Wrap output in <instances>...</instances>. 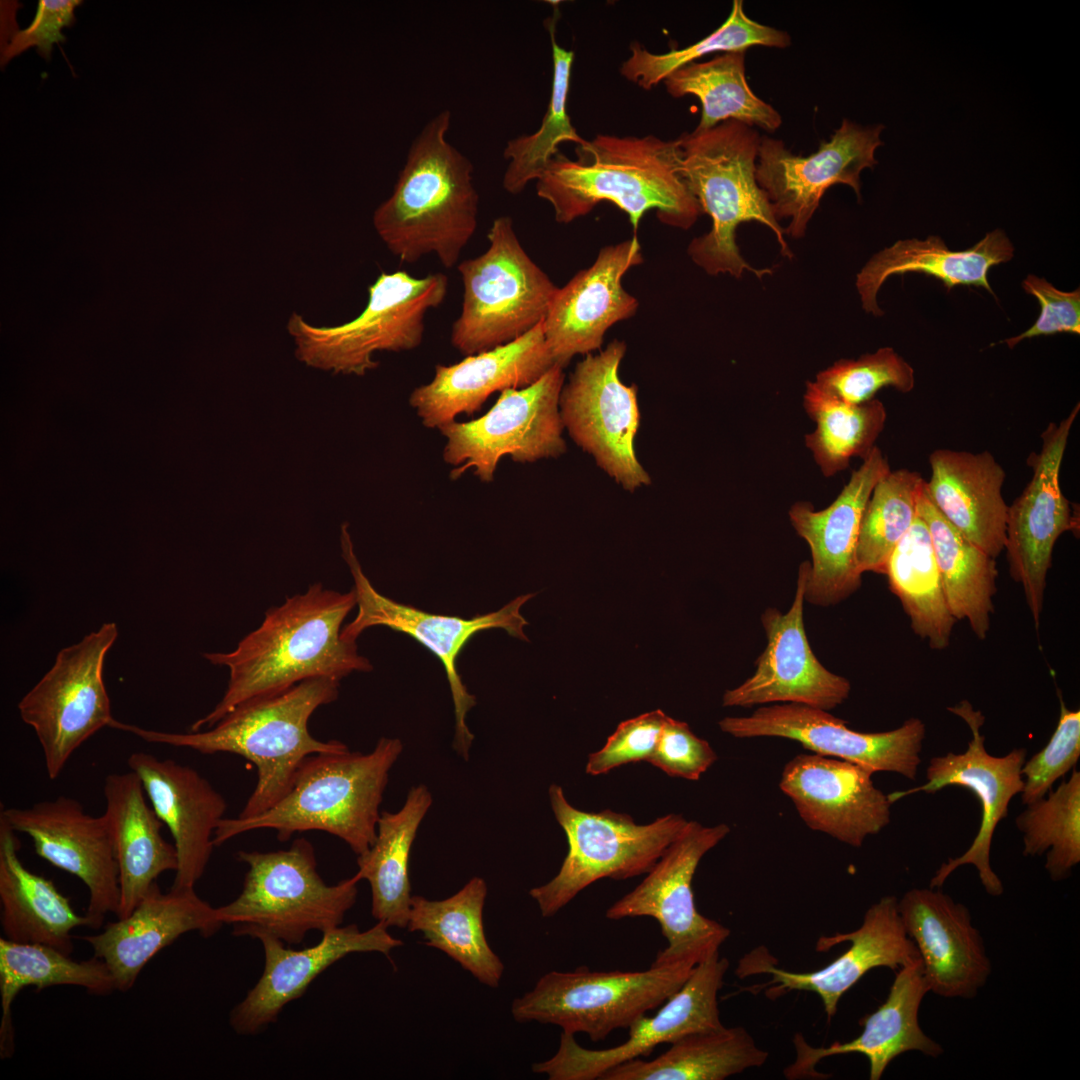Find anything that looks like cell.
<instances>
[{"mask_svg": "<svg viewBox=\"0 0 1080 1080\" xmlns=\"http://www.w3.org/2000/svg\"><path fill=\"white\" fill-rule=\"evenodd\" d=\"M554 365L541 321L507 344L452 365H437L433 380L415 388L409 403L424 426L439 428L461 413L477 412L497 391L533 384Z\"/></svg>", "mask_w": 1080, "mask_h": 1080, "instance_id": "obj_29", "label": "cell"}, {"mask_svg": "<svg viewBox=\"0 0 1080 1080\" xmlns=\"http://www.w3.org/2000/svg\"><path fill=\"white\" fill-rule=\"evenodd\" d=\"M743 1027L689 1034L653 1060L636 1058L606 1072L601 1080H723L762 1066L768 1058Z\"/></svg>", "mask_w": 1080, "mask_h": 1080, "instance_id": "obj_41", "label": "cell"}, {"mask_svg": "<svg viewBox=\"0 0 1080 1080\" xmlns=\"http://www.w3.org/2000/svg\"><path fill=\"white\" fill-rule=\"evenodd\" d=\"M487 884L473 877L443 900L412 896L409 932H420L424 944L443 951L479 982L496 988L504 965L485 937L483 908Z\"/></svg>", "mask_w": 1080, "mask_h": 1080, "instance_id": "obj_39", "label": "cell"}, {"mask_svg": "<svg viewBox=\"0 0 1080 1080\" xmlns=\"http://www.w3.org/2000/svg\"><path fill=\"white\" fill-rule=\"evenodd\" d=\"M790 44L786 31L751 19L743 1L734 0L725 22L696 43L665 53H652L637 42L631 43V55L622 63L620 72L627 80L650 90L679 68L714 52L746 51L752 46L786 48Z\"/></svg>", "mask_w": 1080, "mask_h": 1080, "instance_id": "obj_47", "label": "cell"}, {"mask_svg": "<svg viewBox=\"0 0 1080 1080\" xmlns=\"http://www.w3.org/2000/svg\"><path fill=\"white\" fill-rule=\"evenodd\" d=\"M872 775L857 764L811 752L785 764L779 787L810 829L861 847L891 817L893 802Z\"/></svg>", "mask_w": 1080, "mask_h": 1080, "instance_id": "obj_25", "label": "cell"}, {"mask_svg": "<svg viewBox=\"0 0 1080 1080\" xmlns=\"http://www.w3.org/2000/svg\"><path fill=\"white\" fill-rule=\"evenodd\" d=\"M1027 294L1033 295L1040 304L1037 321L1026 331L1004 342L1009 348L1024 339L1056 333H1080L1079 289L1065 292L1055 288L1046 279L1028 275L1022 282Z\"/></svg>", "mask_w": 1080, "mask_h": 1080, "instance_id": "obj_54", "label": "cell"}, {"mask_svg": "<svg viewBox=\"0 0 1080 1080\" xmlns=\"http://www.w3.org/2000/svg\"><path fill=\"white\" fill-rule=\"evenodd\" d=\"M643 261L636 235L603 247L594 263L558 288L543 319L547 347L564 368L573 356L601 348L605 332L632 317L638 300L622 286V278Z\"/></svg>", "mask_w": 1080, "mask_h": 1080, "instance_id": "obj_26", "label": "cell"}, {"mask_svg": "<svg viewBox=\"0 0 1080 1080\" xmlns=\"http://www.w3.org/2000/svg\"><path fill=\"white\" fill-rule=\"evenodd\" d=\"M448 291L443 273L417 278L406 271L382 272L368 288V302L354 319L335 326H315L293 313L287 323L296 358L334 374L363 376L378 367L377 351H407L420 345L426 313Z\"/></svg>", "mask_w": 1080, "mask_h": 1080, "instance_id": "obj_8", "label": "cell"}, {"mask_svg": "<svg viewBox=\"0 0 1080 1080\" xmlns=\"http://www.w3.org/2000/svg\"><path fill=\"white\" fill-rule=\"evenodd\" d=\"M666 718L658 709L621 722L605 745L589 754L586 773L596 776L628 763L648 762Z\"/></svg>", "mask_w": 1080, "mask_h": 1080, "instance_id": "obj_52", "label": "cell"}, {"mask_svg": "<svg viewBox=\"0 0 1080 1080\" xmlns=\"http://www.w3.org/2000/svg\"><path fill=\"white\" fill-rule=\"evenodd\" d=\"M809 568V561L801 563L795 596L786 613L767 608L761 615L767 645L754 674L724 693L723 706L796 703L829 711L849 697L850 682L821 664L806 635L803 605Z\"/></svg>", "mask_w": 1080, "mask_h": 1080, "instance_id": "obj_24", "label": "cell"}, {"mask_svg": "<svg viewBox=\"0 0 1080 1080\" xmlns=\"http://www.w3.org/2000/svg\"><path fill=\"white\" fill-rule=\"evenodd\" d=\"M0 818L16 833L28 835L35 853L53 866L78 877L88 888V927L99 929L120 905L119 869L104 814L92 816L67 796L27 808H2Z\"/></svg>", "mask_w": 1080, "mask_h": 1080, "instance_id": "obj_23", "label": "cell"}, {"mask_svg": "<svg viewBox=\"0 0 1080 1080\" xmlns=\"http://www.w3.org/2000/svg\"><path fill=\"white\" fill-rule=\"evenodd\" d=\"M223 925L216 908L201 899L194 888L171 887L163 893L156 882L128 916L82 939L90 944L93 955L105 962L116 990L126 992L144 966L181 935L197 931L210 937Z\"/></svg>", "mask_w": 1080, "mask_h": 1080, "instance_id": "obj_32", "label": "cell"}, {"mask_svg": "<svg viewBox=\"0 0 1080 1080\" xmlns=\"http://www.w3.org/2000/svg\"><path fill=\"white\" fill-rule=\"evenodd\" d=\"M1079 410L1077 403L1064 419L1050 422L1042 432L1040 452L1027 459L1032 478L1008 506L1004 549L1009 571L1023 587L1037 630L1054 545L1064 532L1079 528V519L1059 483L1068 438Z\"/></svg>", "mask_w": 1080, "mask_h": 1080, "instance_id": "obj_19", "label": "cell"}, {"mask_svg": "<svg viewBox=\"0 0 1080 1080\" xmlns=\"http://www.w3.org/2000/svg\"><path fill=\"white\" fill-rule=\"evenodd\" d=\"M919 952L929 992L973 998L987 982L991 961L968 908L934 888H914L897 903Z\"/></svg>", "mask_w": 1080, "mask_h": 1080, "instance_id": "obj_30", "label": "cell"}, {"mask_svg": "<svg viewBox=\"0 0 1080 1080\" xmlns=\"http://www.w3.org/2000/svg\"><path fill=\"white\" fill-rule=\"evenodd\" d=\"M846 724L826 710L796 703L764 705L749 716L719 721L720 729L736 738H786L813 753L857 764L872 773L894 772L916 779L926 735L922 720L910 718L896 729L874 733L858 732Z\"/></svg>", "mask_w": 1080, "mask_h": 1080, "instance_id": "obj_20", "label": "cell"}, {"mask_svg": "<svg viewBox=\"0 0 1080 1080\" xmlns=\"http://www.w3.org/2000/svg\"><path fill=\"white\" fill-rule=\"evenodd\" d=\"M339 686L340 681L332 678H311L279 693L242 703L203 731L164 732L116 719L111 728L150 743L247 759L256 766L257 783L238 817L248 818L268 810L288 793L308 756L348 748L338 740H317L308 729L314 711L337 699Z\"/></svg>", "mask_w": 1080, "mask_h": 1080, "instance_id": "obj_3", "label": "cell"}, {"mask_svg": "<svg viewBox=\"0 0 1080 1080\" xmlns=\"http://www.w3.org/2000/svg\"><path fill=\"white\" fill-rule=\"evenodd\" d=\"M1013 256L1014 247L1001 229L987 233L973 247L963 251L950 250L939 236L899 240L872 256L857 274L856 288L862 308L877 317L883 315L877 304L878 290L887 278L896 274L924 273L941 280L948 290L966 285L982 287L994 294L988 271L994 265L1010 261Z\"/></svg>", "mask_w": 1080, "mask_h": 1080, "instance_id": "obj_36", "label": "cell"}, {"mask_svg": "<svg viewBox=\"0 0 1080 1080\" xmlns=\"http://www.w3.org/2000/svg\"><path fill=\"white\" fill-rule=\"evenodd\" d=\"M960 717L969 727L972 739L963 753L948 752L930 759L926 770V783L913 789L889 794L892 802L918 792L935 793L948 786H959L971 791L981 806L979 830L969 848L959 857L943 862L931 878L930 887L940 888L953 871L971 864L978 871L986 892L992 896L1003 893L1004 887L990 864V850L994 832L1008 815L1009 804L1021 794L1024 780L1022 766L1027 757L1025 748H1015L1005 756H993L986 751L985 737L981 728L985 717L967 700L947 708Z\"/></svg>", "mask_w": 1080, "mask_h": 1080, "instance_id": "obj_18", "label": "cell"}, {"mask_svg": "<svg viewBox=\"0 0 1080 1080\" xmlns=\"http://www.w3.org/2000/svg\"><path fill=\"white\" fill-rule=\"evenodd\" d=\"M81 3L79 0H40L31 24L16 32L3 50L2 62L31 47H36L44 59L50 60L53 44L65 41L62 29L75 22L74 10Z\"/></svg>", "mask_w": 1080, "mask_h": 1080, "instance_id": "obj_55", "label": "cell"}, {"mask_svg": "<svg viewBox=\"0 0 1080 1080\" xmlns=\"http://www.w3.org/2000/svg\"><path fill=\"white\" fill-rule=\"evenodd\" d=\"M549 799L569 849L557 875L529 891L543 917L554 916L599 879L621 880L648 873L687 823L677 814L639 825L631 816L609 809L581 811L567 801L556 784L549 787Z\"/></svg>", "mask_w": 1080, "mask_h": 1080, "instance_id": "obj_10", "label": "cell"}, {"mask_svg": "<svg viewBox=\"0 0 1080 1080\" xmlns=\"http://www.w3.org/2000/svg\"><path fill=\"white\" fill-rule=\"evenodd\" d=\"M679 139L681 176L702 212L712 220L710 231L688 246L692 261L710 275L728 273L740 278L749 271L762 278L771 274V269L748 264L737 246L736 229L751 221L767 226L775 234L781 254L791 259L784 229L756 180L758 131L727 120L710 129L683 133Z\"/></svg>", "mask_w": 1080, "mask_h": 1080, "instance_id": "obj_6", "label": "cell"}, {"mask_svg": "<svg viewBox=\"0 0 1080 1080\" xmlns=\"http://www.w3.org/2000/svg\"><path fill=\"white\" fill-rule=\"evenodd\" d=\"M402 751L400 739L382 737L369 753L347 748L310 755L274 806L253 817L223 818L214 845L257 829H273L281 841L319 830L342 839L359 856L376 840L389 772Z\"/></svg>", "mask_w": 1080, "mask_h": 1080, "instance_id": "obj_5", "label": "cell"}, {"mask_svg": "<svg viewBox=\"0 0 1080 1080\" xmlns=\"http://www.w3.org/2000/svg\"><path fill=\"white\" fill-rule=\"evenodd\" d=\"M489 247L458 265L462 309L451 342L469 356L521 337L546 316L558 287L520 244L508 216L493 220Z\"/></svg>", "mask_w": 1080, "mask_h": 1080, "instance_id": "obj_9", "label": "cell"}, {"mask_svg": "<svg viewBox=\"0 0 1080 1080\" xmlns=\"http://www.w3.org/2000/svg\"><path fill=\"white\" fill-rule=\"evenodd\" d=\"M355 606L354 589L339 592L314 583L304 593L268 609L261 625L234 650L205 653L210 663L229 669V680L221 700L190 731L211 728L242 703L311 678L340 681L353 672L371 671L356 641L341 634Z\"/></svg>", "mask_w": 1080, "mask_h": 1080, "instance_id": "obj_1", "label": "cell"}, {"mask_svg": "<svg viewBox=\"0 0 1080 1080\" xmlns=\"http://www.w3.org/2000/svg\"><path fill=\"white\" fill-rule=\"evenodd\" d=\"M340 545L342 557L354 580L358 607L355 618L343 626L342 637L356 641L366 629L384 626L409 635L433 653L444 667L454 704L453 747L467 761L474 734L466 724V715L476 705V697L467 690L461 679L457 668L458 658L474 635L488 629H503L510 636L528 641L524 633L528 622L520 611L535 594L520 595L496 611L470 619L429 613L397 602L375 589L354 552L347 523L341 526Z\"/></svg>", "mask_w": 1080, "mask_h": 1080, "instance_id": "obj_12", "label": "cell"}, {"mask_svg": "<svg viewBox=\"0 0 1080 1080\" xmlns=\"http://www.w3.org/2000/svg\"><path fill=\"white\" fill-rule=\"evenodd\" d=\"M1016 818L1023 834V854L1046 853L1045 869L1053 881L1070 876L1080 862V772L1072 769L1055 790L1026 805Z\"/></svg>", "mask_w": 1080, "mask_h": 1080, "instance_id": "obj_48", "label": "cell"}, {"mask_svg": "<svg viewBox=\"0 0 1080 1080\" xmlns=\"http://www.w3.org/2000/svg\"><path fill=\"white\" fill-rule=\"evenodd\" d=\"M248 865L240 894L216 908L236 936L268 933L285 944H300L306 934L334 929L356 902L358 878L326 884L317 871L312 844L296 839L286 850L239 851Z\"/></svg>", "mask_w": 1080, "mask_h": 1080, "instance_id": "obj_7", "label": "cell"}, {"mask_svg": "<svg viewBox=\"0 0 1080 1080\" xmlns=\"http://www.w3.org/2000/svg\"><path fill=\"white\" fill-rule=\"evenodd\" d=\"M929 992L921 958L898 969L886 1001L861 1021L862 1033L845 1043H833L827 1047L810 1046L796 1035L794 1044L796 1059L785 1068L788 1079L819 1076L815 1066L823 1058L835 1055L859 1053L869 1061V1078L879 1080L887 1066L897 1056L909 1052L938 1057L942 1046L928 1037L921 1029L918 1013L921 1002Z\"/></svg>", "mask_w": 1080, "mask_h": 1080, "instance_id": "obj_33", "label": "cell"}, {"mask_svg": "<svg viewBox=\"0 0 1080 1080\" xmlns=\"http://www.w3.org/2000/svg\"><path fill=\"white\" fill-rule=\"evenodd\" d=\"M694 967L653 966L645 971H551L532 990L514 999L515 1021L554 1024L562 1032L585 1033L592 1041L629 1028L660 1007L688 979Z\"/></svg>", "mask_w": 1080, "mask_h": 1080, "instance_id": "obj_11", "label": "cell"}, {"mask_svg": "<svg viewBox=\"0 0 1080 1080\" xmlns=\"http://www.w3.org/2000/svg\"><path fill=\"white\" fill-rule=\"evenodd\" d=\"M882 124L861 125L842 120L828 140L809 155L793 154L780 139L761 136L756 180L765 192L775 217L789 219L784 229L791 238L804 237L824 193L846 184L861 198V172L873 169L875 152L884 145Z\"/></svg>", "mask_w": 1080, "mask_h": 1080, "instance_id": "obj_17", "label": "cell"}, {"mask_svg": "<svg viewBox=\"0 0 1080 1080\" xmlns=\"http://www.w3.org/2000/svg\"><path fill=\"white\" fill-rule=\"evenodd\" d=\"M885 574L914 633L932 649L947 648L956 619L946 601L927 525L918 514L892 551Z\"/></svg>", "mask_w": 1080, "mask_h": 1080, "instance_id": "obj_44", "label": "cell"}, {"mask_svg": "<svg viewBox=\"0 0 1080 1080\" xmlns=\"http://www.w3.org/2000/svg\"><path fill=\"white\" fill-rule=\"evenodd\" d=\"M57 985L79 986L95 995L116 990L109 968L95 956L75 961L48 945L0 938L1 1058H9L14 1052L12 1004L17 994L28 986L41 990Z\"/></svg>", "mask_w": 1080, "mask_h": 1080, "instance_id": "obj_42", "label": "cell"}, {"mask_svg": "<svg viewBox=\"0 0 1080 1080\" xmlns=\"http://www.w3.org/2000/svg\"><path fill=\"white\" fill-rule=\"evenodd\" d=\"M925 480L916 471L887 472L874 486L865 506L856 546V565L861 574H885L895 546L917 516Z\"/></svg>", "mask_w": 1080, "mask_h": 1080, "instance_id": "obj_49", "label": "cell"}, {"mask_svg": "<svg viewBox=\"0 0 1080 1080\" xmlns=\"http://www.w3.org/2000/svg\"><path fill=\"white\" fill-rule=\"evenodd\" d=\"M730 832L726 824L704 826L687 821L677 838L631 892L606 911V917H652L659 923L667 947L653 966L695 967L730 935V930L700 914L694 902L692 879L702 857Z\"/></svg>", "mask_w": 1080, "mask_h": 1080, "instance_id": "obj_13", "label": "cell"}, {"mask_svg": "<svg viewBox=\"0 0 1080 1080\" xmlns=\"http://www.w3.org/2000/svg\"><path fill=\"white\" fill-rule=\"evenodd\" d=\"M451 113L432 117L413 140L393 192L373 214L390 252L406 263L435 254L453 267L477 227L471 161L447 139Z\"/></svg>", "mask_w": 1080, "mask_h": 1080, "instance_id": "obj_4", "label": "cell"}, {"mask_svg": "<svg viewBox=\"0 0 1080 1080\" xmlns=\"http://www.w3.org/2000/svg\"><path fill=\"white\" fill-rule=\"evenodd\" d=\"M927 497L964 537L996 558L1006 538L1008 505L1002 496L1006 473L989 451L937 449L929 456Z\"/></svg>", "mask_w": 1080, "mask_h": 1080, "instance_id": "obj_34", "label": "cell"}, {"mask_svg": "<svg viewBox=\"0 0 1080 1080\" xmlns=\"http://www.w3.org/2000/svg\"><path fill=\"white\" fill-rule=\"evenodd\" d=\"M625 352V342L613 340L600 353L587 354L563 385L559 411L572 440L633 492L651 478L634 450L640 425L637 388L622 383L618 374Z\"/></svg>", "mask_w": 1080, "mask_h": 1080, "instance_id": "obj_16", "label": "cell"}, {"mask_svg": "<svg viewBox=\"0 0 1080 1080\" xmlns=\"http://www.w3.org/2000/svg\"><path fill=\"white\" fill-rule=\"evenodd\" d=\"M263 946V973L245 998L231 1011L229 1023L239 1035H255L275 1022L289 1002L300 998L313 980L328 967L356 952L390 953L403 945L377 922L368 930L357 925L338 926L322 933L318 944L300 950L264 932L257 933Z\"/></svg>", "mask_w": 1080, "mask_h": 1080, "instance_id": "obj_28", "label": "cell"}, {"mask_svg": "<svg viewBox=\"0 0 1080 1080\" xmlns=\"http://www.w3.org/2000/svg\"><path fill=\"white\" fill-rule=\"evenodd\" d=\"M815 383L848 404L874 399L883 387L907 393L915 384L913 368L892 348L878 349L858 359H840L816 375Z\"/></svg>", "mask_w": 1080, "mask_h": 1080, "instance_id": "obj_50", "label": "cell"}, {"mask_svg": "<svg viewBox=\"0 0 1080 1080\" xmlns=\"http://www.w3.org/2000/svg\"><path fill=\"white\" fill-rule=\"evenodd\" d=\"M117 636V625L104 623L80 642L60 650L51 669L18 703L22 720L39 740L52 780L81 744L115 720L103 667Z\"/></svg>", "mask_w": 1080, "mask_h": 1080, "instance_id": "obj_14", "label": "cell"}, {"mask_svg": "<svg viewBox=\"0 0 1080 1080\" xmlns=\"http://www.w3.org/2000/svg\"><path fill=\"white\" fill-rule=\"evenodd\" d=\"M105 811L119 869L120 905L117 918L128 916L157 878L176 871L174 844L161 834L163 822L146 800L138 775L132 770L109 774L104 782Z\"/></svg>", "mask_w": 1080, "mask_h": 1080, "instance_id": "obj_35", "label": "cell"}, {"mask_svg": "<svg viewBox=\"0 0 1080 1080\" xmlns=\"http://www.w3.org/2000/svg\"><path fill=\"white\" fill-rule=\"evenodd\" d=\"M728 967V960L719 952L697 964L657 1013L638 1019L628 1028V1039L615 1047L587 1049L574 1035L562 1032L556 1053L533 1064L532 1071L549 1080H595L619 1064L648 1056L660 1044L723 1027L717 996Z\"/></svg>", "mask_w": 1080, "mask_h": 1080, "instance_id": "obj_21", "label": "cell"}, {"mask_svg": "<svg viewBox=\"0 0 1080 1080\" xmlns=\"http://www.w3.org/2000/svg\"><path fill=\"white\" fill-rule=\"evenodd\" d=\"M717 760L710 744L687 723L667 716L649 763L671 777L698 780Z\"/></svg>", "mask_w": 1080, "mask_h": 1080, "instance_id": "obj_53", "label": "cell"}, {"mask_svg": "<svg viewBox=\"0 0 1080 1080\" xmlns=\"http://www.w3.org/2000/svg\"><path fill=\"white\" fill-rule=\"evenodd\" d=\"M745 52H725L709 61L689 63L663 81L671 96L693 95L700 100L701 117L696 130L710 129L727 120L767 132L781 126L780 113L759 98L747 82Z\"/></svg>", "mask_w": 1080, "mask_h": 1080, "instance_id": "obj_43", "label": "cell"}, {"mask_svg": "<svg viewBox=\"0 0 1080 1080\" xmlns=\"http://www.w3.org/2000/svg\"><path fill=\"white\" fill-rule=\"evenodd\" d=\"M16 832L0 818V902L4 938L39 943L70 955L71 932L88 926L53 881L31 872L19 858Z\"/></svg>", "mask_w": 1080, "mask_h": 1080, "instance_id": "obj_37", "label": "cell"}, {"mask_svg": "<svg viewBox=\"0 0 1080 1080\" xmlns=\"http://www.w3.org/2000/svg\"><path fill=\"white\" fill-rule=\"evenodd\" d=\"M803 406L816 428L805 435V444L825 477L845 470L852 457L864 459L875 446L886 421L878 399L848 404L808 381Z\"/></svg>", "mask_w": 1080, "mask_h": 1080, "instance_id": "obj_45", "label": "cell"}, {"mask_svg": "<svg viewBox=\"0 0 1080 1080\" xmlns=\"http://www.w3.org/2000/svg\"><path fill=\"white\" fill-rule=\"evenodd\" d=\"M1060 715L1048 743L1025 760L1021 774L1024 780L1022 804L1028 805L1043 798L1053 784L1074 769L1080 757V711L1066 707L1058 691Z\"/></svg>", "mask_w": 1080, "mask_h": 1080, "instance_id": "obj_51", "label": "cell"}, {"mask_svg": "<svg viewBox=\"0 0 1080 1080\" xmlns=\"http://www.w3.org/2000/svg\"><path fill=\"white\" fill-rule=\"evenodd\" d=\"M557 19V5H554V15L545 21L551 40L553 77L550 100L541 125L532 134L509 140L503 151V157L509 163L502 184L510 194L522 192L529 182L540 177L551 159L559 153V144L573 142L581 145L586 141L578 134L567 111L574 52L557 43Z\"/></svg>", "mask_w": 1080, "mask_h": 1080, "instance_id": "obj_46", "label": "cell"}, {"mask_svg": "<svg viewBox=\"0 0 1080 1080\" xmlns=\"http://www.w3.org/2000/svg\"><path fill=\"white\" fill-rule=\"evenodd\" d=\"M563 385V368L555 364L533 384L502 391L485 415L439 427L447 439L443 451L445 462L459 466L451 477L457 479L467 469L474 468L481 481L490 482L502 457L532 463L565 453L559 411Z\"/></svg>", "mask_w": 1080, "mask_h": 1080, "instance_id": "obj_15", "label": "cell"}, {"mask_svg": "<svg viewBox=\"0 0 1080 1080\" xmlns=\"http://www.w3.org/2000/svg\"><path fill=\"white\" fill-rule=\"evenodd\" d=\"M432 801L425 785L413 786L399 811L381 812L374 844L357 857L355 876L370 884L372 916L388 928H406L408 924L412 900L410 852Z\"/></svg>", "mask_w": 1080, "mask_h": 1080, "instance_id": "obj_38", "label": "cell"}, {"mask_svg": "<svg viewBox=\"0 0 1080 1080\" xmlns=\"http://www.w3.org/2000/svg\"><path fill=\"white\" fill-rule=\"evenodd\" d=\"M889 471L886 457L874 446L826 509L816 511L809 502L791 506L790 522L811 551L806 601L834 605L860 587L856 546L861 518L874 486Z\"/></svg>", "mask_w": 1080, "mask_h": 1080, "instance_id": "obj_27", "label": "cell"}, {"mask_svg": "<svg viewBox=\"0 0 1080 1080\" xmlns=\"http://www.w3.org/2000/svg\"><path fill=\"white\" fill-rule=\"evenodd\" d=\"M127 764L172 835L178 856L172 888H194L215 847L214 834L227 808L225 799L195 769L172 759L134 752Z\"/></svg>", "mask_w": 1080, "mask_h": 1080, "instance_id": "obj_31", "label": "cell"}, {"mask_svg": "<svg viewBox=\"0 0 1080 1080\" xmlns=\"http://www.w3.org/2000/svg\"><path fill=\"white\" fill-rule=\"evenodd\" d=\"M576 160L555 155L536 180L558 223H570L608 201L628 215L634 231L649 210L687 230L703 213L680 173V139L599 134L577 145Z\"/></svg>", "mask_w": 1080, "mask_h": 1080, "instance_id": "obj_2", "label": "cell"}, {"mask_svg": "<svg viewBox=\"0 0 1080 1080\" xmlns=\"http://www.w3.org/2000/svg\"><path fill=\"white\" fill-rule=\"evenodd\" d=\"M917 514L927 525L951 614L956 620L966 619L974 634L985 639L997 591L995 558L964 537L937 511L927 497L925 484Z\"/></svg>", "mask_w": 1080, "mask_h": 1080, "instance_id": "obj_40", "label": "cell"}, {"mask_svg": "<svg viewBox=\"0 0 1080 1080\" xmlns=\"http://www.w3.org/2000/svg\"><path fill=\"white\" fill-rule=\"evenodd\" d=\"M895 896H885L870 906L861 926L849 933L823 936L817 940L816 950L828 951L842 942L850 947L833 962L811 972H792L776 967L764 947H759L740 959L735 974L746 977L769 974L768 982L748 987L747 990H766L767 997H778L791 990L811 991L818 994L825 1013L831 1019L843 994L867 972L877 967L892 970L901 968L920 958L913 940L908 936L897 908Z\"/></svg>", "mask_w": 1080, "mask_h": 1080, "instance_id": "obj_22", "label": "cell"}]
</instances>
